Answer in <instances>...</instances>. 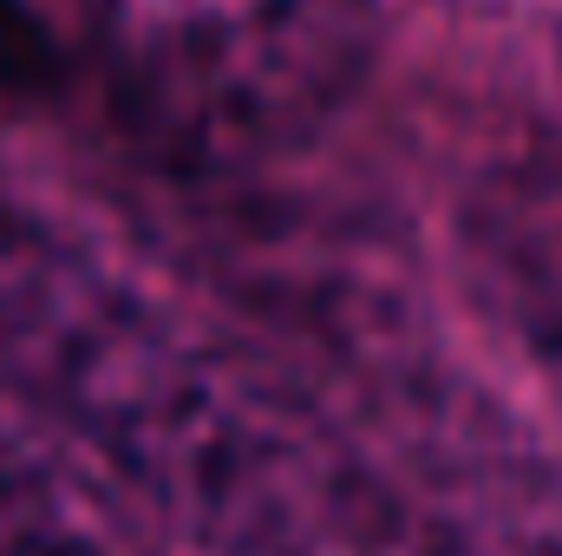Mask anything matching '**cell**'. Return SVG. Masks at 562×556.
Returning <instances> with one entry per match:
<instances>
[{"instance_id": "cell-1", "label": "cell", "mask_w": 562, "mask_h": 556, "mask_svg": "<svg viewBox=\"0 0 562 556\" xmlns=\"http://www.w3.org/2000/svg\"><path fill=\"white\" fill-rule=\"evenodd\" d=\"M0 380L223 551H276L307 478L256 393L0 170Z\"/></svg>"}, {"instance_id": "cell-2", "label": "cell", "mask_w": 562, "mask_h": 556, "mask_svg": "<svg viewBox=\"0 0 562 556\" xmlns=\"http://www.w3.org/2000/svg\"><path fill=\"white\" fill-rule=\"evenodd\" d=\"M373 53V0H177L132 59V125L177 170H236L314 138Z\"/></svg>"}, {"instance_id": "cell-4", "label": "cell", "mask_w": 562, "mask_h": 556, "mask_svg": "<svg viewBox=\"0 0 562 556\" xmlns=\"http://www.w3.org/2000/svg\"><path fill=\"white\" fill-rule=\"evenodd\" d=\"M0 556H119V551H105V544H92L79 531H59L40 511V498H26V504H13L0 518Z\"/></svg>"}, {"instance_id": "cell-3", "label": "cell", "mask_w": 562, "mask_h": 556, "mask_svg": "<svg viewBox=\"0 0 562 556\" xmlns=\"http://www.w3.org/2000/svg\"><path fill=\"white\" fill-rule=\"evenodd\" d=\"M484 263L510 308V327L524 334L543 387L562 407V197L524 190L484 216Z\"/></svg>"}]
</instances>
